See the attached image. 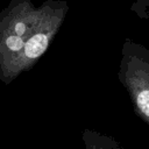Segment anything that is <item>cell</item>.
Instances as JSON below:
<instances>
[{
  "label": "cell",
  "instance_id": "7a4b0ae2",
  "mask_svg": "<svg viewBox=\"0 0 149 149\" xmlns=\"http://www.w3.org/2000/svg\"><path fill=\"white\" fill-rule=\"evenodd\" d=\"M118 79L129 95L134 113L149 126V49L126 40Z\"/></svg>",
  "mask_w": 149,
  "mask_h": 149
},
{
  "label": "cell",
  "instance_id": "6da1fadb",
  "mask_svg": "<svg viewBox=\"0 0 149 149\" xmlns=\"http://www.w3.org/2000/svg\"><path fill=\"white\" fill-rule=\"evenodd\" d=\"M69 12L65 0H10L0 10V80L12 84L47 52Z\"/></svg>",
  "mask_w": 149,
  "mask_h": 149
},
{
  "label": "cell",
  "instance_id": "3957f363",
  "mask_svg": "<svg viewBox=\"0 0 149 149\" xmlns=\"http://www.w3.org/2000/svg\"><path fill=\"white\" fill-rule=\"evenodd\" d=\"M83 149H122L118 140L111 135L102 134L95 129L81 130Z\"/></svg>",
  "mask_w": 149,
  "mask_h": 149
}]
</instances>
